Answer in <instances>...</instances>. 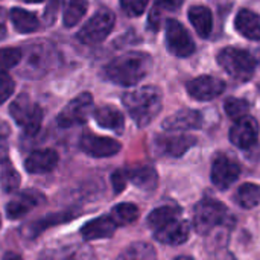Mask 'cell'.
<instances>
[{"mask_svg":"<svg viewBox=\"0 0 260 260\" xmlns=\"http://www.w3.org/2000/svg\"><path fill=\"white\" fill-rule=\"evenodd\" d=\"M152 58L143 52H128L114 58L105 67V76L123 87H131L139 84L151 70Z\"/></svg>","mask_w":260,"mask_h":260,"instance_id":"obj_1","label":"cell"},{"mask_svg":"<svg viewBox=\"0 0 260 260\" xmlns=\"http://www.w3.org/2000/svg\"><path fill=\"white\" fill-rule=\"evenodd\" d=\"M122 102L139 126L149 125L161 111V91L154 85L134 88L123 94Z\"/></svg>","mask_w":260,"mask_h":260,"instance_id":"obj_2","label":"cell"},{"mask_svg":"<svg viewBox=\"0 0 260 260\" xmlns=\"http://www.w3.org/2000/svg\"><path fill=\"white\" fill-rule=\"evenodd\" d=\"M219 66L236 81H248L256 69L254 58L242 49L225 47L218 53Z\"/></svg>","mask_w":260,"mask_h":260,"instance_id":"obj_3","label":"cell"},{"mask_svg":"<svg viewBox=\"0 0 260 260\" xmlns=\"http://www.w3.org/2000/svg\"><path fill=\"white\" fill-rule=\"evenodd\" d=\"M9 113L26 134L34 136L40 131L43 122V110L27 94H20L15 98V101L11 104Z\"/></svg>","mask_w":260,"mask_h":260,"instance_id":"obj_4","label":"cell"},{"mask_svg":"<svg viewBox=\"0 0 260 260\" xmlns=\"http://www.w3.org/2000/svg\"><path fill=\"white\" fill-rule=\"evenodd\" d=\"M227 207L216 200H203L195 207L193 225L197 233L207 235L219 225L227 224Z\"/></svg>","mask_w":260,"mask_h":260,"instance_id":"obj_5","label":"cell"},{"mask_svg":"<svg viewBox=\"0 0 260 260\" xmlns=\"http://www.w3.org/2000/svg\"><path fill=\"white\" fill-rule=\"evenodd\" d=\"M114 21H116L114 14L110 9L102 8L81 27L76 37L84 44H98L104 41L108 37V34L113 30Z\"/></svg>","mask_w":260,"mask_h":260,"instance_id":"obj_6","label":"cell"},{"mask_svg":"<svg viewBox=\"0 0 260 260\" xmlns=\"http://www.w3.org/2000/svg\"><path fill=\"white\" fill-rule=\"evenodd\" d=\"M91 111H93V96L90 93H81L61 110V113L58 114V125L62 128L82 125L84 122H87Z\"/></svg>","mask_w":260,"mask_h":260,"instance_id":"obj_7","label":"cell"},{"mask_svg":"<svg viewBox=\"0 0 260 260\" xmlns=\"http://www.w3.org/2000/svg\"><path fill=\"white\" fill-rule=\"evenodd\" d=\"M166 44L169 52L177 56H189L195 52V43L186 27L172 18L166 21Z\"/></svg>","mask_w":260,"mask_h":260,"instance_id":"obj_8","label":"cell"},{"mask_svg":"<svg viewBox=\"0 0 260 260\" xmlns=\"http://www.w3.org/2000/svg\"><path fill=\"white\" fill-rule=\"evenodd\" d=\"M241 175V166L230 158L225 154H219L215 157L213 163H212V183L218 187V189H229Z\"/></svg>","mask_w":260,"mask_h":260,"instance_id":"obj_9","label":"cell"},{"mask_svg":"<svg viewBox=\"0 0 260 260\" xmlns=\"http://www.w3.org/2000/svg\"><path fill=\"white\" fill-rule=\"evenodd\" d=\"M38 260H94V251L87 244H66L44 248Z\"/></svg>","mask_w":260,"mask_h":260,"instance_id":"obj_10","label":"cell"},{"mask_svg":"<svg viewBox=\"0 0 260 260\" xmlns=\"http://www.w3.org/2000/svg\"><path fill=\"white\" fill-rule=\"evenodd\" d=\"M79 146L87 155H91V157H96V158L113 157L122 148V145L117 140L110 139V137L94 136V134H84L81 137Z\"/></svg>","mask_w":260,"mask_h":260,"instance_id":"obj_11","label":"cell"},{"mask_svg":"<svg viewBox=\"0 0 260 260\" xmlns=\"http://www.w3.org/2000/svg\"><path fill=\"white\" fill-rule=\"evenodd\" d=\"M44 203V195L38 190L27 189L15 195L6 206V215L9 219H20L30 210Z\"/></svg>","mask_w":260,"mask_h":260,"instance_id":"obj_12","label":"cell"},{"mask_svg":"<svg viewBox=\"0 0 260 260\" xmlns=\"http://www.w3.org/2000/svg\"><path fill=\"white\" fill-rule=\"evenodd\" d=\"M225 90V82L215 76H198L187 84V93L198 101H210L222 94Z\"/></svg>","mask_w":260,"mask_h":260,"instance_id":"obj_13","label":"cell"},{"mask_svg":"<svg viewBox=\"0 0 260 260\" xmlns=\"http://www.w3.org/2000/svg\"><path fill=\"white\" fill-rule=\"evenodd\" d=\"M259 137V123L254 117L245 116L233 125L230 129V140L235 146L247 149L256 143Z\"/></svg>","mask_w":260,"mask_h":260,"instance_id":"obj_14","label":"cell"},{"mask_svg":"<svg viewBox=\"0 0 260 260\" xmlns=\"http://www.w3.org/2000/svg\"><path fill=\"white\" fill-rule=\"evenodd\" d=\"M206 248L210 260H236L229 250V225H219L206 235Z\"/></svg>","mask_w":260,"mask_h":260,"instance_id":"obj_15","label":"cell"},{"mask_svg":"<svg viewBox=\"0 0 260 260\" xmlns=\"http://www.w3.org/2000/svg\"><path fill=\"white\" fill-rule=\"evenodd\" d=\"M76 216H79V210H64V212H56V213H50L41 219H37V221H32L29 224H26V227H23V235L27 238V239H34L37 238L38 235H41L44 230L50 229V227H55V225H59V224H64V222H69L72 219H75Z\"/></svg>","mask_w":260,"mask_h":260,"instance_id":"obj_16","label":"cell"},{"mask_svg":"<svg viewBox=\"0 0 260 260\" xmlns=\"http://www.w3.org/2000/svg\"><path fill=\"white\" fill-rule=\"evenodd\" d=\"M189 222L180 216L154 232V236L158 242L165 245H181L189 239Z\"/></svg>","mask_w":260,"mask_h":260,"instance_id":"obj_17","label":"cell"},{"mask_svg":"<svg viewBox=\"0 0 260 260\" xmlns=\"http://www.w3.org/2000/svg\"><path fill=\"white\" fill-rule=\"evenodd\" d=\"M195 143H197V139L193 136H187V134L161 136L157 139V149L161 154L169 155V157H181Z\"/></svg>","mask_w":260,"mask_h":260,"instance_id":"obj_18","label":"cell"},{"mask_svg":"<svg viewBox=\"0 0 260 260\" xmlns=\"http://www.w3.org/2000/svg\"><path fill=\"white\" fill-rule=\"evenodd\" d=\"M203 125L201 113L195 110H181L166 117L163 122V129L166 131H187V129H200Z\"/></svg>","mask_w":260,"mask_h":260,"instance_id":"obj_19","label":"cell"},{"mask_svg":"<svg viewBox=\"0 0 260 260\" xmlns=\"http://www.w3.org/2000/svg\"><path fill=\"white\" fill-rule=\"evenodd\" d=\"M58 154L53 149L34 151L24 161V168L29 174H47L52 172L58 165Z\"/></svg>","mask_w":260,"mask_h":260,"instance_id":"obj_20","label":"cell"},{"mask_svg":"<svg viewBox=\"0 0 260 260\" xmlns=\"http://www.w3.org/2000/svg\"><path fill=\"white\" fill-rule=\"evenodd\" d=\"M117 225L113 221L110 215L99 216L93 221H88L82 229H81V236L84 241H98V239H107L111 238L116 232Z\"/></svg>","mask_w":260,"mask_h":260,"instance_id":"obj_21","label":"cell"},{"mask_svg":"<svg viewBox=\"0 0 260 260\" xmlns=\"http://www.w3.org/2000/svg\"><path fill=\"white\" fill-rule=\"evenodd\" d=\"M93 117H94L96 123L105 129H111L116 133L123 131V125H125L123 114L114 107H110V105L99 107L93 111Z\"/></svg>","mask_w":260,"mask_h":260,"instance_id":"obj_22","label":"cell"},{"mask_svg":"<svg viewBox=\"0 0 260 260\" xmlns=\"http://www.w3.org/2000/svg\"><path fill=\"white\" fill-rule=\"evenodd\" d=\"M236 30L248 40H260V18L259 15L250 9H242L235 20Z\"/></svg>","mask_w":260,"mask_h":260,"instance_id":"obj_23","label":"cell"},{"mask_svg":"<svg viewBox=\"0 0 260 260\" xmlns=\"http://www.w3.org/2000/svg\"><path fill=\"white\" fill-rule=\"evenodd\" d=\"M128 174V181H131L134 186H137L142 190H154L158 183V175L154 168L151 166H140L136 169L126 171Z\"/></svg>","mask_w":260,"mask_h":260,"instance_id":"obj_24","label":"cell"},{"mask_svg":"<svg viewBox=\"0 0 260 260\" xmlns=\"http://www.w3.org/2000/svg\"><path fill=\"white\" fill-rule=\"evenodd\" d=\"M189 20L193 24L198 35H201L203 38H207L212 34L213 18H212V12H210L209 8H206V6H192L189 9Z\"/></svg>","mask_w":260,"mask_h":260,"instance_id":"obj_25","label":"cell"},{"mask_svg":"<svg viewBox=\"0 0 260 260\" xmlns=\"http://www.w3.org/2000/svg\"><path fill=\"white\" fill-rule=\"evenodd\" d=\"M11 21L17 32L20 34H30L38 29V18L32 12L21 9V8H12L9 12Z\"/></svg>","mask_w":260,"mask_h":260,"instance_id":"obj_26","label":"cell"},{"mask_svg":"<svg viewBox=\"0 0 260 260\" xmlns=\"http://www.w3.org/2000/svg\"><path fill=\"white\" fill-rule=\"evenodd\" d=\"M20 174L17 172V169L14 168V165L5 158L0 163V186L3 189V192L6 193H14L17 192V189L20 187Z\"/></svg>","mask_w":260,"mask_h":260,"instance_id":"obj_27","label":"cell"},{"mask_svg":"<svg viewBox=\"0 0 260 260\" xmlns=\"http://www.w3.org/2000/svg\"><path fill=\"white\" fill-rule=\"evenodd\" d=\"M180 216V209L174 207V206H161L158 209H154L149 216H148V227L151 230H158L163 225H166L168 222H171L172 219Z\"/></svg>","mask_w":260,"mask_h":260,"instance_id":"obj_28","label":"cell"},{"mask_svg":"<svg viewBox=\"0 0 260 260\" xmlns=\"http://www.w3.org/2000/svg\"><path fill=\"white\" fill-rule=\"evenodd\" d=\"M235 200L242 209H254L260 204V186L254 183H245L239 186Z\"/></svg>","mask_w":260,"mask_h":260,"instance_id":"obj_29","label":"cell"},{"mask_svg":"<svg viewBox=\"0 0 260 260\" xmlns=\"http://www.w3.org/2000/svg\"><path fill=\"white\" fill-rule=\"evenodd\" d=\"M116 260H155V250L151 244L134 242L128 245Z\"/></svg>","mask_w":260,"mask_h":260,"instance_id":"obj_30","label":"cell"},{"mask_svg":"<svg viewBox=\"0 0 260 260\" xmlns=\"http://www.w3.org/2000/svg\"><path fill=\"white\" fill-rule=\"evenodd\" d=\"M110 216L113 218V221L116 222L117 227L120 225H128V224H133L137 221L139 218V207L136 204H131V203H122V204H117Z\"/></svg>","mask_w":260,"mask_h":260,"instance_id":"obj_31","label":"cell"},{"mask_svg":"<svg viewBox=\"0 0 260 260\" xmlns=\"http://www.w3.org/2000/svg\"><path fill=\"white\" fill-rule=\"evenodd\" d=\"M88 9V2L87 0H70L64 9V15H62V23L66 27H73L75 24H78L82 17L85 15Z\"/></svg>","mask_w":260,"mask_h":260,"instance_id":"obj_32","label":"cell"},{"mask_svg":"<svg viewBox=\"0 0 260 260\" xmlns=\"http://www.w3.org/2000/svg\"><path fill=\"white\" fill-rule=\"evenodd\" d=\"M224 108H225V113L235 119V120H239L242 117L247 116L248 113V102L244 101V99H238V98H229L224 104Z\"/></svg>","mask_w":260,"mask_h":260,"instance_id":"obj_33","label":"cell"},{"mask_svg":"<svg viewBox=\"0 0 260 260\" xmlns=\"http://www.w3.org/2000/svg\"><path fill=\"white\" fill-rule=\"evenodd\" d=\"M21 59V50L17 47H3L0 49V72H6L15 67Z\"/></svg>","mask_w":260,"mask_h":260,"instance_id":"obj_34","label":"cell"},{"mask_svg":"<svg viewBox=\"0 0 260 260\" xmlns=\"http://www.w3.org/2000/svg\"><path fill=\"white\" fill-rule=\"evenodd\" d=\"M148 0H120V6L129 17H139L145 12Z\"/></svg>","mask_w":260,"mask_h":260,"instance_id":"obj_35","label":"cell"},{"mask_svg":"<svg viewBox=\"0 0 260 260\" xmlns=\"http://www.w3.org/2000/svg\"><path fill=\"white\" fill-rule=\"evenodd\" d=\"M12 91H14V81L8 75L0 73V104L8 101V98H11Z\"/></svg>","mask_w":260,"mask_h":260,"instance_id":"obj_36","label":"cell"},{"mask_svg":"<svg viewBox=\"0 0 260 260\" xmlns=\"http://www.w3.org/2000/svg\"><path fill=\"white\" fill-rule=\"evenodd\" d=\"M126 183H128V174H126V171L119 169V171L113 172V175H111V184H113L114 193L123 192V189L126 187Z\"/></svg>","mask_w":260,"mask_h":260,"instance_id":"obj_37","label":"cell"},{"mask_svg":"<svg viewBox=\"0 0 260 260\" xmlns=\"http://www.w3.org/2000/svg\"><path fill=\"white\" fill-rule=\"evenodd\" d=\"M157 6L168 9V11H175L183 5V0H155Z\"/></svg>","mask_w":260,"mask_h":260,"instance_id":"obj_38","label":"cell"},{"mask_svg":"<svg viewBox=\"0 0 260 260\" xmlns=\"http://www.w3.org/2000/svg\"><path fill=\"white\" fill-rule=\"evenodd\" d=\"M8 158V143L3 137H0V163Z\"/></svg>","mask_w":260,"mask_h":260,"instance_id":"obj_39","label":"cell"},{"mask_svg":"<svg viewBox=\"0 0 260 260\" xmlns=\"http://www.w3.org/2000/svg\"><path fill=\"white\" fill-rule=\"evenodd\" d=\"M5 11L0 8V40L2 38H5V35H6V26H5V14H3Z\"/></svg>","mask_w":260,"mask_h":260,"instance_id":"obj_40","label":"cell"},{"mask_svg":"<svg viewBox=\"0 0 260 260\" xmlns=\"http://www.w3.org/2000/svg\"><path fill=\"white\" fill-rule=\"evenodd\" d=\"M3 260H23V259H21V256H20V254L12 253V251H8V253L3 256Z\"/></svg>","mask_w":260,"mask_h":260,"instance_id":"obj_41","label":"cell"},{"mask_svg":"<svg viewBox=\"0 0 260 260\" xmlns=\"http://www.w3.org/2000/svg\"><path fill=\"white\" fill-rule=\"evenodd\" d=\"M175 260H193L192 257H189V256H180V257H177Z\"/></svg>","mask_w":260,"mask_h":260,"instance_id":"obj_42","label":"cell"},{"mask_svg":"<svg viewBox=\"0 0 260 260\" xmlns=\"http://www.w3.org/2000/svg\"><path fill=\"white\" fill-rule=\"evenodd\" d=\"M24 2H27V3H41L43 0H24Z\"/></svg>","mask_w":260,"mask_h":260,"instance_id":"obj_43","label":"cell"},{"mask_svg":"<svg viewBox=\"0 0 260 260\" xmlns=\"http://www.w3.org/2000/svg\"><path fill=\"white\" fill-rule=\"evenodd\" d=\"M0 225H2V218H0Z\"/></svg>","mask_w":260,"mask_h":260,"instance_id":"obj_44","label":"cell"}]
</instances>
